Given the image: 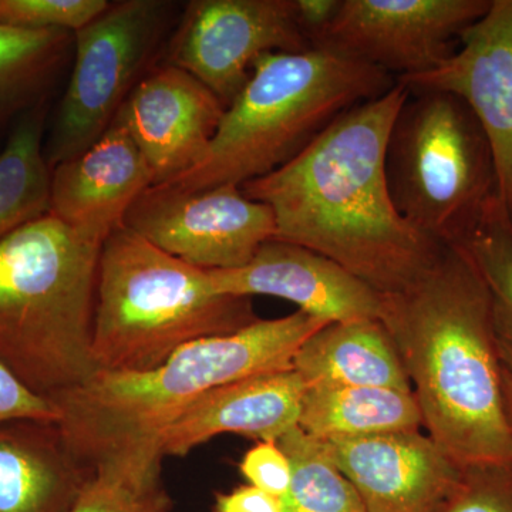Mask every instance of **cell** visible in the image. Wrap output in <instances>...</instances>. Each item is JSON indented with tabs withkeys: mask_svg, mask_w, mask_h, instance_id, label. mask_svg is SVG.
Returning a JSON list of instances; mask_svg holds the SVG:
<instances>
[{
	"mask_svg": "<svg viewBox=\"0 0 512 512\" xmlns=\"http://www.w3.org/2000/svg\"><path fill=\"white\" fill-rule=\"evenodd\" d=\"M325 320L298 311L258 319L229 335L195 340L147 372H97L50 402L67 447L84 467L140 454L204 394L225 384L293 369V357Z\"/></svg>",
	"mask_w": 512,
	"mask_h": 512,
	"instance_id": "3",
	"label": "cell"
},
{
	"mask_svg": "<svg viewBox=\"0 0 512 512\" xmlns=\"http://www.w3.org/2000/svg\"><path fill=\"white\" fill-rule=\"evenodd\" d=\"M278 444L291 464V485L281 498L282 512H366L325 441L295 426Z\"/></svg>",
	"mask_w": 512,
	"mask_h": 512,
	"instance_id": "24",
	"label": "cell"
},
{
	"mask_svg": "<svg viewBox=\"0 0 512 512\" xmlns=\"http://www.w3.org/2000/svg\"><path fill=\"white\" fill-rule=\"evenodd\" d=\"M305 389L293 369L225 384L185 410L158 446L164 457H184L221 434L278 441L298 426Z\"/></svg>",
	"mask_w": 512,
	"mask_h": 512,
	"instance_id": "17",
	"label": "cell"
},
{
	"mask_svg": "<svg viewBox=\"0 0 512 512\" xmlns=\"http://www.w3.org/2000/svg\"><path fill=\"white\" fill-rule=\"evenodd\" d=\"M503 393L505 402V412H507L508 421L512 429V375L503 369Z\"/></svg>",
	"mask_w": 512,
	"mask_h": 512,
	"instance_id": "32",
	"label": "cell"
},
{
	"mask_svg": "<svg viewBox=\"0 0 512 512\" xmlns=\"http://www.w3.org/2000/svg\"><path fill=\"white\" fill-rule=\"evenodd\" d=\"M151 185L153 174L136 141L111 123L92 147L52 168L49 214L104 242Z\"/></svg>",
	"mask_w": 512,
	"mask_h": 512,
	"instance_id": "16",
	"label": "cell"
},
{
	"mask_svg": "<svg viewBox=\"0 0 512 512\" xmlns=\"http://www.w3.org/2000/svg\"><path fill=\"white\" fill-rule=\"evenodd\" d=\"M409 90H439L466 101L490 141L498 197L512 227V0H493L431 72L396 77Z\"/></svg>",
	"mask_w": 512,
	"mask_h": 512,
	"instance_id": "12",
	"label": "cell"
},
{
	"mask_svg": "<svg viewBox=\"0 0 512 512\" xmlns=\"http://www.w3.org/2000/svg\"><path fill=\"white\" fill-rule=\"evenodd\" d=\"M101 247L52 214L0 242V362L47 400L97 373L92 339Z\"/></svg>",
	"mask_w": 512,
	"mask_h": 512,
	"instance_id": "4",
	"label": "cell"
},
{
	"mask_svg": "<svg viewBox=\"0 0 512 512\" xmlns=\"http://www.w3.org/2000/svg\"><path fill=\"white\" fill-rule=\"evenodd\" d=\"M309 49L296 0H194L171 37L167 63L200 80L228 107L262 56Z\"/></svg>",
	"mask_w": 512,
	"mask_h": 512,
	"instance_id": "10",
	"label": "cell"
},
{
	"mask_svg": "<svg viewBox=\"0 0 512 512\" xmlns=\"http://www.w3.org/2000/svg\"><path fill=\"white\" fill-rule=\"evenodd\" d=\"M380 320L409 377L423 429L460 467L511 463L503 366L473 262L447 247L412 288L383 295Z\"/></svg>",
	"mask_w": 512,
	"mask_h": 512,
	"instance_id": "2",
	"label": "cell"
},
{
	"mask_svg": "<svg viewBox=\"0 0 512 512\" xmlns=\"http://www.w3.org/2000/svg\"><path fill=\"white\" fill-rule=\"evenodd\" d=\"M410 90L397 82L343 113L299 156L242 185L271 208L275 237L328 256L382 295L412 288L447 245L427 237L394 207L386 146Z\"/></svg>",
	"mask_w": 512,
	"mask_h": 512,
	"instance_id": "1",
	"label": "cell"
},
{
	"mask_svg": "<svg viewBox=\"0 0 512 512\" xmlns=\"http://www.w3.org/2000/svg\"><path fill=\"white\" fill-rule=\"evenodd\" d=\"M323 441L366 512H444L463 478V467L421 430Z\"/></svg>",
	"mask_w": 512,
	"mask_h": 512,
	"instance_id": "14",
	"label": "cell"
},
{
	"mask_svg": "<svg viewBox=\"0 0 512 512\" xmlns=\"http://www.w3.org/2000/svg\"><path fill=\"white\" fill-rule=\"evenodd\" d=\"M214 512H282V501L248 484L215 495Z\"/></svg>",
	"mask_w": 512,
	"mask_h": 512,
	"instance_id": "30",
	"label": "cell"
},
{
	"mask_svg": "<svg viewBox=\"0 0 512 512\" xmlns=\"http://www.w3.org/2000/svg\"><path fill=\"white\" fill-rule=\"evenodd\" d=\"M249 485L276 498H284L291 485V464L278 441H258L239 464Z\"/></svg>",
	"mask_w": 512,
	"mask_h": 512,
	"instance_id": "28",
	"label": "cell"
},
{
	"mask_svg": "<svg viewBox=\"0 0 512 512\" xmlns=\"http://www.w3.org/2000/svg\"><path fill=\"white\" fill-rule=\"evenodd\" d=\"M107 5L106 0H0V25L74 33Z\"/></svg>",
	"mask_w": 512,
	"mask_h": 512,
	"instance_id": "26",
	"label": "cell"
},
{
	"mask_svg": "<svg viewBox=\"0 0 512 512\" xmlns=\"http://www.w3.org/2000/svg\"><path fill=\"white\" fill-rule=\"evenodd\" d=\"M123 225L204 271L241 268L275 237L271 208L237 185L197 191L151 185L131 205Z\"/></svg>",
	"mask_w": 512,
	"mask_h": 512,
	"instance_id": "9",
	"label": "cell"
},
{
	"mask_svg": "<svg viewBox=\"0 0 512 512\" xmlns=\"http://www.w3.org/2000/svg\"><path fill=\"white\" fill-rule=\"evenodd\" d=\"M59 419L55 403L37 396L0 362V424L19 420L57 423Z\"/></svg>",
	"mask_w": 512,
	"mask_h": 512,
	"instance_id": "29",
	"label": "cell"
},
{
	"mask_svg": "<svg viewBox=\"0 0 512 512\" xmlns=\"http://www.w3.org/2000/svg\"><path fill=\"white\" fill-rule=\"evenodd\" d=\"M296 6L303 33L313 46L335 18L340 0H296Z\"/></svg>",
	"mask_w": 512,
	"mask_h": 512,
	"instance_id": "31",
	"label": "cell"
},
{
	"mask_svg": "<svg viewBox=\"0 0 512 512\" xmlns=\"http://www.w3.org/2000/svg\"><path fill=\"white\" fill-rule=\"evenodd\" d=\"M73 46V33L0 25V120L45 93Z\"/></svg>",
	"mask_w": 512,
	"mask_h": 512,
	"instance_id": "22",
	"label": "cell"
},
{
	"mask_svg": "<svg viewBox=\"0 0 512 512\" xmlns=\"http://www.w3.org/2000/svg\"><path fill=\"white\" fill-rule=\"evenodd\" d=\"M493 0H340L315 49L416 76L437 69Z\"/></svg>",
	"mask_w": 512,
	"mask_h": 512,
	"instance_id": "11",
	"label": "cell"
},
{
	"mask_svg": "<svg viewBox=\"0 0 512 512\" xmlns=\"http://www.w3.org/2000/svg\"><path fill=\"white\" fill-rule=\"evenodd\" d=\"M298 426L319 440L356 439L423 429L413 393L386 387L311 386Z\"/></svg>",
	"mask_w": 512,
	"mask_h": 512,
	"instance_id": "20",
	"label": "cell"
},
{
	"mask_svg": "<svg viewBox=\"0 0 512 512\" xmlns=\"http://www.w3.org/2000/svg\"><path fill=\"white\" fill-rule=\"evenodd\" d=\"M208 275L222 295L274 296L328 323L382 315V293L328 256L274 238L262 244L247 265Z\"/></svg>",
	"mask_w": 512,
	"mask_h": 512,
	"instance_id": "15",
	"label": "cell"
},
{
	"mask_svg": "<svg viewBox=\"0 0 512 512\" xmlns=\"http://www.w3.org/2000/svg\"><path fill=\"white\" fill-rule=\"evenodd\" d=\"M43 113H29L0 153V242L50 212L52 170L42 146Z\"/></svg>",
	"mask_w": 512,
	"mask_h": 512,
	"instance_id": "21",
	"label": "cell"
},
{
	"mask_svg": "<svg viewBox=\"0 0 512 512\" xmlns=\"http://www.w3.org/2000/svg\"><path fill=\"white\" fill-rule=\"evenodd\" d=\"M456 247L483 281L495 348L501 366L512 375V227L500 198L488 207L476 231Z\"/></svg>",
	"mask_w": 512,
	"mask_h": 512,
	"instance_id": "23",
	"label": "cell"
},
{
	"mask_svg": "<svg viewBox=\"0 0 512 512\" xmlns=\"http://www.w3.org/2000/svg\"><path fill=\"white\" fill-rule=\"evenodd\" d=\"M306 387H386L413 393L389 330L380 319L332 322L316 330L293 357Z\"/></svg>",
	"mask_w": 512,
	"mask_h": 512,
	"instance_id": "19",
	"label": "cell"
},
{
	"mask_svg": "<svg viewBox=\"0 0 512 512\" xmlns=\"http://www.w3.org/2000/svg\"><path fill=\"white\" fill-rule=\"evenodd\" d=\"M394 84L393 74L330 50L262 56L225 109L204 160L161 185L188 191L242 187L288 164L339 116Z\"/></svg>",
	"mask_w": 512,
	"mask_h": 512,
	"instance_id": "5",
	"label": "cell"
},
{
	"mask_svg": "<svg viewBox=\"0 0 512 512\" xmlns=\"http://www.w3.org/2000/svg\"><path fill=\"white\" fill-rule=\"evenodd\" d=\"M258 319L251 298L215 291L208 271L124 225L104 239L92 339L97 372H147L188 343Z\"/></svg>",
	"mask_w": 512,
	"mask_h": 512,
	"instance_id": "6",
	"label": "cell"
},
{
	"mask_svg": "<svg viewBox=\"0 0 512 512\" xmlns=\"http://www.w3.org/2000/svg\"><path fill=\"white\" fill-rule=\"evenodd\" d=\"M90 474L57 423L0 424V512H69Z\"/></svg>",
	"mask_w": 512,
	"mask_h": 512,
	"instance_id": "18",
	"label": "cell"
},
{
	"mask_svg": "<svg viewBox=\"0 0 512 512\" xmlns=\"http://www.w3.org/2000/svg\"><path fill=\"white\" fill-rule=\"evenodd\" d=\"M397 212L447 247L466 241L498 197L494 154L470 106L439 90H410L386 146Z\"/></svg>",
	"mask_w": 512,
	"mask_h": 512,
	"instance_id": "7",
	"label": "cell"
},
{
	"mask_svg": "<svg viewBox=\"0 0 512 512\" xmlns=\"http://www.w3.org/2000/svg\"><path fill=\"white\" fill-rule=\"evenodd\" d=\"M444 512H512V461L464 467Z\"/></svg>",
	"mask_w": 512,
	"mask_h": 512,
	"instance_id": "27",
	"label": "cell"
},
{
	"mask_svg": "<svg viewBox=\"0 0 512 512\" xmlns=\"http://www.w3.org/2000/svg\"><path fill=\"white\" fill-rule=\"evenodd\" d=\"M161 0L110 3L73 33L70 80L45 153L50 170L93 146L151 69L170 25Z\"/></svg>",
	"mask_w": 512,
	"mask_h": 512,
	"instance_id": "8",
	"label": "cell"
},
{
	"mask_svg": "<svg viewBox=\"0 0 512 512\" xmlns=\"http://www.w3.org/2000/svg\"><path fill=\"white\" fill-rule=\"evenodd\" d=\"M225 109L200 80L164 63L138 82L113 123L136 141L154 185H161L204 160Z\"/></svg>",
	"mask_w": 512,
	"mask_h": 512,
	"instance_id": "13",
	"label": "cell"
},
{
	"mask_svg": "<svg viewBox=\"0 0 512 512\" xmlns=\"http://www.w3.org/2000/svg\"><path fill=\"white\" fill-rule=\"evenodd\" d=\"M161 456L114 458L94 467L69 512H171Z\"/></svg>",
	"mask_w": 512,
	"mask_h": 512,
	"instance_id": "25",
	"label": "cell"
}]
</instances>
